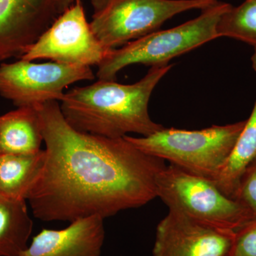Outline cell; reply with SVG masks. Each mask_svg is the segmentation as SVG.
<instances>
[{
	"instance_id": "1",
	"label": "cell",
	"mask_w": 256,
	"mask_h": 256,
	"mask_svg": "<svg viewBox=\"0 0 256 256\" xmlns=\"http://www.w3.org/2000/svg\"><path fill=\"white\" fill-rule=\"evenodd\" d=\"M46 144L43 168L26 200L43 222L108 218L158 198L164 160L126 138L79 132L64 118L58 101L34 106Z\"/></svg>"
},
{
	"instance_id": "2",
	"label": "cell",
	"mask_w": 256,
	"mask_h": 256,
	"mask_svg": "<svg viewBox=\"0 0 256 256\" xmlns=\"http://www.w3.org/2000/svg\"><path fill=\"white\" fill-rule=\"evenodd\" d=\"M172 67V64L152 66L136 84L98 80L87 86L73 88L60 101V110L66 122L79 132L110 138H124L130 133L150 136L164 127L150 116V99Z\"/></svg>"
},
{
	"instance_id": "3",
	"label": "cell",
	"mask_w": 256,
	"mask_h": 256,
	"mask_svg": "<svg viewBox=\"0 0 256 256\" xmlns=\"http://www.w3.org/2000/svg\"><path fill=\"white\" fill-rule=\"evenodd\" d=\"M245 120L198 130L166 128L146 137L124 136L140 150L213 182L220 174Z\"/></svg>"
},
{
	"instance_id": "4",
	"label": "cell",
	"mask_w": 256,
	"mask_h": 256,
	"mask_svg": "<svg viewBox=\"0 0 256 256\" xmlns=\"http://www.w3.org/2000/svg\"><path fill=\"white\" fill-rule=\"evenodd\" d=\"M232 6L216 3L202 10L198 18L169 30L149 34L124 46L111 50L98 66V80H114L122 69L133 64L150 66L168 65L170 60L218 38L217 25Z\"/></svg>"
},
{
	"instance_id": "5",
	"label": "cell",
	"mask_w": 256,
	"mask_h": 256,
	"mask_svg": "<svg viewBox=\"0 0 256 256\" xmlns=\"http://www.w3.org/2000/svg\"><path fill=\"white\" fill-rule=\"evenodd\" d=\"M156 196L169 208L216 228L236 232L254 215L224 194L213 182L173 164L165 166L156 180Z\"/></svg>"
},
{
	"instance_id": "6",
	"label": "cell",
	"mask_w": 256,
	"mask_h": 256,
	"mask_svg": "<svg viewBox=\"0 0 256 256\" xmlns=\"http://www.w3.org/2000/svg\"><path fill=\"white\" fill-rule=\"evenodd\" d=\"M218 0H114L96 13L90 23L106 50H114L158 31L175 15L204 10Z\"/></svg>"
},
{
	"instance_id": "7",
	"label": "cell",
	"mask_w": 256,
	"mask_h": 256,
	"mask_svg": "<svg viewBox=\"0 0 256 256\" xmlns=\"http://www.w3.org/2000/svg\"><path fill=\"white\" fill-rule=\"evenodd\" d=\"M94 78L90 66L20 60L0 64V95L18 108L34 107L50 101H60L68 86Z\"/></svg>"
},
{
	"instance_id": "8",
	"label": "cell",
	"mask_w": 256,
	"mask_h": 256,
	"mask_svg": "<svg viewBox=\"0 0 256 256\" xmlns=\"http://www.w3.org/2000/svg\"><path fill=\"white\" fill-rule=\"evenodd\" d=\"M110 50L92 32L80 0H75L20 60L90 67L98 66Z\"/></svg>"
},
{
	"instance_id": "9",
	"label": "cell",
	"mask_w": 256,
	"mask_h": 256,
	"mask_svg": "<svg viewBox=\"0 0 256 256\" xmlns=\"http://www.w3.org/2000/svg\"><path fill=\"white\" fill-rule=\"evenodd\" d=\"M234 234L169 210L156 228L152 256H228Z\"/></svg>"
},
{
	"instance_id": "10",
	"label": "cell",
	"mask_w": 256,
	"mask_h": 256,
	"mask_svg": "<svg viewBox=\"0 0 256 256\" xmlns=\"http://www.w3.org/2000/svg\"><path fill=\"white\" fill-rule=\"evenodd\" d=\"M54 0H0V63L21 58L55 21Z\"/></svg>"
},
{
	"instance_id": "11",
	"label": "cell",
	"mask_w": 256,
	"mask_h": 256,
	"mask_svg": "<svg viewBox=\"0 0 256 256\" xmlns=\"http://www.w3.org/2000/svg\"><path fill=\"white\" fill-rule=\"evenodd\" d=\"M104 218H78L60 230L43 229L18 256H100L105 240Z\"/></svg>"
},
{
	"instance_id": "12",
	"label": "cell",
	"mask_w": 256,
	"mask_h": 256,
	"mask_svg": "<svg viewBox=\"0 0 256 256\" xmlns=\"http://www.w3.org/2000/svg\"><path fill=\"white\" fill-rule=\"evenodd\" d=\"M43 141L36 107H18L0 117V154H37Z\"/></svg>"
},
{
	"instance_id": "13",
	"label": "cell",
	"mask_w": 256,
	"mask_h": 256,
	"mask_svg": "<svg viewBox=\"0 0 256 256\" xmlns=\"http://www.w3.org/2000/svg\"><path fill=\"white\" fill-rule=\"evenodd\" d=\"M44 160V150L31 156L0 154V194L26 200L41 174Z\"/></svg>"
},
{
	"instance_id": "14",
	"label": "cell",
	"mask_w": 256,
	"mask_h": 256,
	"mask_svg": "<svg viewBox=\"0 0 256 256\" xmlns=\"http://www.w3.org/2000/svg\"><path fill=\"white\" fill-rule=\"evenodd\" d=\"M26 200L0 194V256H18L28 246L33 230Z\"/></svg>"
},
{
	"instance_id": "15",
	"label": "cell",
	"mask_w": 256,
	"mask_h": 256,
	"mask_svg": "<svg viewBox=\"0 0 256 256\" xmlns=\"http://www.w3.org/2000/svg\"><path fill=\"white\" fill-rule=\"evenodd\" d=\"M256 158V100L252 114L246 120L244 129L214 184L224 194L234 200L242 173Z\"/></svg>"
},
{
	"instance_id": "16",
	"label": "cell",
	"mask_w": 256,
	"mask_h": 256,
	"mask_svg": "<svg viewBox=\"0 0 256 256\" xmlns=\"http://www.w3.org/2000/svg\"><path fill=\"white\" fill-rule=\"evenodd\" d=\"M217 35L248 44L256 48V0H246L230 6L220 18Z\"/></svg>"
},
{
	"instance_id": "17",
	"label": "cell",
	"mask_w": 256,
	"mask_h": 256,
	"mask_svg": "<svg viewBox=\"0 0 256 256\" xmlns=\"http://www.w3.org/2000/svg\"><path fill=\"white\" fill-rule=\"evenodd\" d=\"M228 256H256V216L236 230Z\"/></svg>"
},
{
	"instance_id": "18",
	"label": "cell",
	"mask_w": 256,
	"mask_h": 256,
	"mask_svg": "<svg viewBox=\"0 0 256 256\" xmlns=\"http://www.w3.org/2000/svg\"><path fill=\"white\" fill-rule=\"evenodd\" d=\"M234 200L256 216V158L242 173Z\"/></svg>"
},
{
	"instance_id": "19",
	"label": "cell",
	"mask_w": 256,
	"mask_h": 256,
	"mask_svg": "<svg viewBox=\"0 0 256 256\" xmlns=\"http://www.w3.org/2000/svg\"><path fill=\"white\" fill-rule=\"evenodd\" d=\"M92 5L95 8L96 13L98 12L104 10L106 6L114 1V0H90Z\"/></svg>"
},
{
	"instance_id": "20",
	"label": "cell",
	"mask_w": 256,
	"mask_h": 256,
	"mask_svg": "<svg viewBox=\"0 0 256 256\" xmlns=\"http://www.w3.org/2000/svg\"><path fill=\"white\" fill-rule=\"evenodd\" d=\"M252 68L256 72V48H254V52L252 56Z\"/></svg>"
}]
</instances>
